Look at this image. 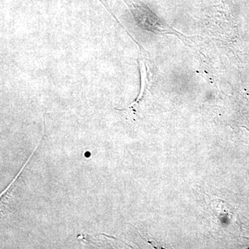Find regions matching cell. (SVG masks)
Instances as JSON below:
<instances>
[{"label":"cell","mask_w":249,"mask_h":249,"mask_svg":"<svg viewBox=\"0 0 249 249\" xmlns=\"http://www.w3.org/2000/svg\"><path fill=\"white\" fill-rule=\"evenodd\" d=\"M130 8L133 14L137 24L145 29L154 33H160L163 29L160 19L156 17L155 15L143 6L138 0H124Z\"/></svg>","instance_id":"1"},{"label":"cell","mask_w":249,"mask_h":249,"mask_svg":"<svg viewBox=\"0 0 249 249\" xmlns=\"http://www.w3.org/2000/svg\"><path fill=\"white\" fill-rule=\"evenodd\" d=\"M89 155L90 154L89 152H88V153L85 154V156H86V157H89Z\"/></svg>","instance_id":"2"}]
</instances>
